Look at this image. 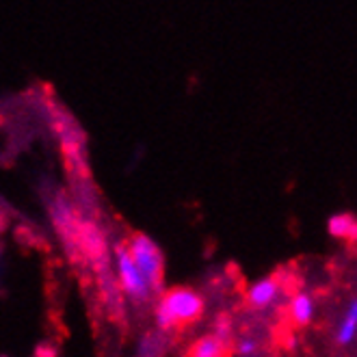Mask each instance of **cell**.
Here are the masks:
<instances>
[{"mask_svg": "<svg viewBox=\"0 0 357 357\" xmlns=\"http://www.w3.org/2000/svg\"><path fill=\"white\" fill-rule=\"evenodd\" d=\"M327 232L333 238H340V241H355L357 236V221L355 215L351 213H335L329 217L327 221Z\"/></svg>", "mask_w": 357, "mask_h": 357, "instance_id": "6", "label": "cell"}, {"mask_svg": "<svg viewBox=\"0 0 357 357\" xmlns=\"http://www.w3.org/2000/svg\"><path fill=\"white\" fill-rule=\"evenodd\" d=\"M314 312H317V305H314V299L307 292H297V295L290 299L288 314L297 327H307L314 319Z\"/></svg>", "mask_w": 357, "mask_h": 357, "instance_id": "5", "label": "cell"}, {"mask_svg": "<svg viewBox=\"0 0 357 357\" xmlns=\"http://www.w3.org/2000/svg\"><path fill=\"white\" fill-rule=\"evenodd\" d=\"M355 335H357V301L353 299L344 312L338 329H335V342L340 347H349L355 342Z\"/></svg>", "mask_w": 357, "mask_h": 357, "instance_id": "8", "label": "cell"}, {"mask_svg": "<svg viewBox=\"0 0 357 357\" xmlns=\"http://www.w3.org/2000/svg\"><path fill=\"white\" fill-rule=\"evenodd\" d=\"M229 333H232V323H229L227 317H219L217 323H215L213 335H217V338L223 340V342H229Z\"/></svg>", "mask_w": 357, "mask_h": 357, "instance_id": "11", "label": "cell"}, {"mask_svg": "<svg viewBox=\"0 0 357 357\" xmlns=\"http://www.w3.org/2000/svg\"><path fill=\"white\" fill-rule=\"evenodd\" d=\"M280 292H282V286L275 278H262L247 288V301L251 307L264 310L280 299Z\"/></svg>", "mask_w": 357, "mask_h": 357, "instance_id": "4", "label": "cell"}, {"mask_svg": "<svg viewBox=\"0 0 357 357\" xmlns=\"http://www.w3.org/2000/svg\"><path fill=\"white\" fill-rule=\"evenodd\" d=\"M204 299L191 288H174L165 292L156 307V323L160 329H174L178 325L193 323L202 317Z\"/></svg>", "mask_w": 357, "mask_h": 357, "instance_id": "1", "label": "cell"}, {"mask_svg": "<svg viewBox=\"0 0 357 357\" xmlns=\"http://www.w3.org/2000/svg\"><path fill=\"white\" fill-rule=\"evenodd\" d=\"M126 249H128L132 262L141 271V275L145 278L148 286L152 290H160L162 288V273H165L160 247L148 234H135L128 241V245H126Z\"/></svg>", "mask_w": 357, "mask_h": 357, "instance_id": "2", "label": "cell"}, {"mask_svg": "<svg viewBox=\"0 0 357 357\" xmlns=\"http://www.w3.org/2000/svg\"><path fill=\"white\" fill-rule=\"evenodd\" d=\"M236 351H238V355H243V357H254V355H258L260 344H258L254 338H243V340H238Z\"/></svg>", "mask_w": 357, "mask_h": 357, "instance_id": "12", "label": "cell"}, {"mask_svg": "<svg viewBox=\"0 0 357 357\" xmlns=\"http://www.w3.org/2000/svg\"><path fill=\"white\" fill-rule=\"evenodd\" d=\"M59 351L52 344H37L35 347V357H56Z\"/></svg>", "mask_w": 357, "mask_h": 357, "instance_id": "13", "label": "cell"}, {"mask_svg": "<svg viewBox=\"0 0 357 357\" xmlns=\"http://www.w3.org/2000/svg\"><path fill=\"white\" fill-rule=\"evenodd\" d=\"M3 357H7V355H3Z\"/></svg>", "mask_w": 357, "mask_h": 357, "instance_id": "14", "label": "cell"}, {"mask_svg": "<svg viewBox=\"0 0 357 357\" xmlns=\"http://www.w3.org/2000/svg\"><path fill=\"white\" fill-rule=\"evenodd\" d=\"M225 355H227V342L219 340L213 333L202 335L188 349V357H225Z\"/></svg>", "mask_w": 357, "mask_h": 357, "instance_id": "7", "label": "cell"}, {"mask_svg": "<svg viewBox=\"0 0 357 357\" xmlns=\"http://www.w3.org/2000/svg\"><path fill=\"white\" fill-rule=\"evenodd\" d=\"M52 221L56 225L59 232L66 236V238H74V210L68 204L66 197H59L54 208H52Z\"/></svg>", "mask_w": 357, "mask_h": 357, "instance_id": "10", "label": "cell"}, {"mask_svg": "<svg viewBox=\"0 0 357 357\" xmlns=\"http://www.w3.org/2000/svg\"><path fill=\"white\" fill-rule=\"evenodd\" d=\"M115 264H117V280H119L121 292H126V295L135 301H148L152 295V288L148 286V282L141 275V271L132 262L126 245L115 247Z\"/></svg>", "mask_w": 357, "mask_h": 357, "instance_id": "3", "label": "cell"}, {"mask_svg": "<svg viewBox=\"0 0 357 357\" xmlns=\"http://www.w3.org/2000/svg\"><path fill=\"white\" fill-rule=\"evenodd\" d=\"M80 241L82 245L87 247L89 256L98 260V264L102 266V260H104V251H107V243H104V236L100 229L93 225V223H85L80 227Z\"/></svg>", "mask_w": 357, "mask_h": 357, "instance_id": "9", "label": "cell"}]
</instances>
